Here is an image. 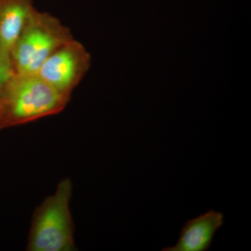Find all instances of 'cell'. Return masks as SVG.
Segmentation results:
<instances>
[{
    "instance_id": "obj_7",
    "label": "cell",
    "mask_w": 251,
    "mask_h": 251,
    "mask_svg": "<svg viewBox=\"0 0 251 251\" xmlns=\"http://www.w3.org/2000/svg\"><path fill=\"white\" fill-rule=\"evenodd\" d=\"M15 74L11 53L0 47V100Z\"/></svg>"
},
{
    "instance_id": "obj_6",
    "label": "cell",
    "mask_w": 251,
    "mask_h": 251,
    "mask_svg": "<svg viewBox=\"0 0 251 251\" xmlns=\"http://www.w3.org/2000/svg\"><path fill=\"white\" fill-rule=\"evenodd\" d=\"M34 9L33 0H0V47L11 53Z\"/></svg>"
},
{
    "instance_id": "obj_5",
    "label": "cell",
    "mask_w": 251,
    "mask_h": 251,
    "mask_svg": "<svg viewBox=\"0 0 251 251\" xmlns=\"http://www.w3.org/2000/svg\"><path fill=\"white\" fill-rule=\"evenodd\" d=\"M224 224V215L221 211L209 210L186 221L180 232L177 242L173 247L162 251H207L213 239Z\"/></svg>"
},
{
    "instance_id": "obj_3",
    "label": "cell",
    "mask_w": 251,
    "mask_h": 251,
    "mask_svg": "<svg viewBox=\"0 0 251 251\" xmlns=\"http://www.w3.org/2000/svg\"><path fill=\"white\" fill-rule=\"evenodd\" d=\"M71 185L64 181L36 217L30 242L34 251H69L73 244L69 210Z\"/></svg>"
},
{
    "instance_id": "obj_1",
    "label": "cell",
    "mask_w": 251,
    "mask_h": 251,
    "mask_svg": "<svg viewBox=\"0 0 251 251\" xmlns=\"http://www.w3.org/2000/svg\"><path fill=\"white\" fill-rule=\"evenodd\" d=\"M67 99L37 74L16 73L0 100V121L20 123L50 115Z\"/></svg>"
},
{
    "instance_id": "obj_2",
    "label": "cell",
    "mask_w": 251,
    "mask_h": 251,
    "mask_svg": "<svg viewBox=\"0 0 251 251\" xmlns=\"http://www.w3.org/2000/svg\"><path fill=\"white\" fill-rule=\"evenodd\" d=\"M73 39L59 19L35 8L11 50L15 72L36 74L48 57Z\"/></svg>"
},
{
    "instance_id": "obj_4",
    "label": "cell",
    "mask_w": 251,
    "mask_h": 251,
    "mask_svg": "<svg viewBox=\"0 0 251 251\" xmlns=\"http://www.w3.org/2000/svg\"><path fill=\"white\" fill-rule=\"evenodd\" d=\"M90 64V54L85 46L74 38L48 57L36 74L69 97L87 74Z\"/></svg>"
}]
</instances>
